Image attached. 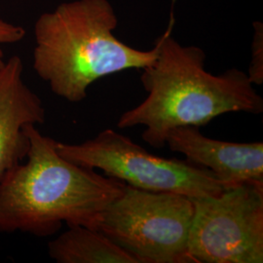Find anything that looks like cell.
Returning a JSON list of instances; mask_svg holds the SVG:
<instances>
[{"instance_id":"cell-5","label":"cell","mask_w":263,"mask_h":263,"mask_svg":"<svg viewBox=\"0 0 263 263\" xmlns=\"http://www.w3.org/2000/svg\"><path fill=\"white\" fill-rule=\"evenodd\" d=\"M56 148L64 158L77 165L101 170L106 177L142 190L197 199L216 196L226 189L211 171L186 160L153 155L113 129H105L81 143L57 141Z\"/></svg>"},{"instance_id":"cell-3","label":"cell","mask_w":263,"mask_h":263,"mask_svg":"<svg viewBox=\"0 0 263 263\" xmlns=\"http://www.w3.org/2000/svg\"><path fill=\"white\" fill-rule=\"evenodd\" d=\"M118 18L108 0H72L41 14L34 25L33 68L58 97L80 103L96 81L156 59L158 45L139 50L114 35Z\"/></svg>"},{"instance_id":"cell-4","label":"cell","mask_w":263,"mask_h":263,"mask_svg":"<svg viewBox=\"0 0 263 263\" xmlns=\"http://www.w3.org/2000/svg\"><path fill=\"white\" fill-rule=\"evenodd\" d=\"M193 216L192 198L126 184L104 211L97 230L140 263H193L188 254Z\"/></svg>"},{"instance_id":"cell-2","label":"cell","mask_w":263,"mask_h":263,"mask_svg":"<svg viewBox=\"0 0 263 263\" xmlns=\"http://www.w3.org/2000/svg\"><path fill=\"white\" fill-rule=\"evenodd\" d=\"M28 134L26 161L0 183V231L47 237L63 223L97 229L126 183L64 158L57 151V141L36 126Z\"/></svg>"},{"instance_id":"cell-8","label":"cell","mask_w":263,"mask_h":263,"mask_svg":"<svg viewBox=\"0 0 263 263\" xmlns=\"http://www.w3.org/2000/svg\"><path fill=\"white\" fill-rule=\"evenodd\" d=\"M23 72L16 55L0 67V183L27 158L29 128L45 121L43 103L26 84Z\"/></svg>"},{"instance_id":"cell-1","label":"cell","mask_w":263,"mask_h":263,"mask_svg":"<svg viewBox=\"0 0 263 263\" xmlns=\"http://www.w3.org/2000/svg\"><path fill=\"white\" fill-rule=\"evenodd\" d=\"M170 24L155 42L156 59L141 69L147 97L123 113L119 129L143 126L141 139L154 148H163L175 128H200L226 113L262 112L263 99L247 72L231 68L218 76L210 73L204 50L181 45L172 36L174 21Z\"/></svg>"},{"instance_id":"cell-10","label":"cell","mask_w":263,"mask_h":263,"mask_svg":"<svg viewBox=\"0 0 263 263\" xmlns=\"http://www.w3.org/2000/svg\"><path fill=\"white\" fill-rule=\"evenodd\" d=\"M248 76L254 85L263 83V27L261 23L254 25V34L252 42V60Z\"/></svg>"},{"instance_id":"cell-6","label":"cell","mask_w":263,"mask_h":263,"mask_svg":"<svg viewBox=\"0 0 263 263\" xmlns=\"http://www.w3.org/2000/svg\"><path fill=\"white\" fill-rule=\"evenodd\" d=\"M192 200L188 238L192 262H263V182H247Z\"/></svg>"},{"instance_id":"cell-7","label":"cell","mask_w":263,"mask_h":263,"mask_svg":"<svg viewBox=\"0 0 263 263\" xmlns=\"http://www.w3.org/2000/svg\"><path fill=\"white\" fill-rule=\"evenodd\" d=\"M166 144L189 163L211 171L226 188L263 182V142H230L205 137L199 127H178L168 133Z\"/></svg>"},{"instance_id":"cell-11","label":"cell","mask_w":263,"mask_h":263,"mask_svg":"<svg viewBox=\"0 0 263 263\" xmlns=\"http://www.w3.org/2000/svg\"><path fill=\"white\" fill-rule=\"evenodd\" d=\"M26 35L25 28L0 20V44H12L21 41ZM4 54L0 48V67L4 65Z\"/></svg>"},{"instance_id":"cell-9","label":"cell","mask_w":263,"mask_h":263,"mask_svg":"<svg viewBox=\"0 0 263 263\" xmlns=\"http://www.w3.org/2000/svg\"><path fill=\"white\" fill-rule=\"evenodd\" d=\"M48 254L58 263H140L101 231L81 226L50 241Z\"/></svg>"}]
</instances>
